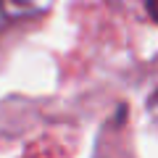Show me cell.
<instances>
[{
  "mask_svg": "<svg viewBox=\"0 0 158 158\" xmlns=\"http://www.w3.org/2000/svg\"><path fill=\"white\" fill-rule=\"evenodd\" d=\"M40 8L32 0H0V32L11 29L13 24L27 21V19L37 16Z\"/></svg>",
  "mask_w": 158,
  "mask_h": 158,
  "instance_id": "6da1fadb",
  "label": "cell"
},
{
  "mask_svg": "<svg viewBox=\"0 0 158 158\" xmlns=\"http://www.w3.org/2000/svg\"><path fill=\"white\" fill-rule=\"evenodd\" d=\"M145 8H148V13H150V19L158 24V0H145Z\"/></svg>",
  "mask_w": 158,
  "mask_h": 158,
  "instance_id": "7a4b0ae2",
  "label": "cell"
}]
</instances>
